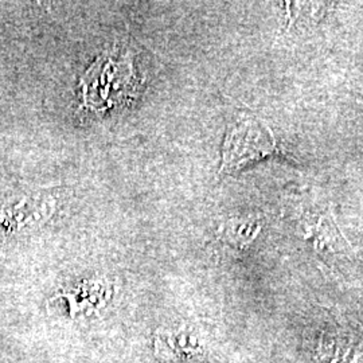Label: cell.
<instances>
[{"label": "cell", "mask_w": 363, "mask_h": 363, "mask_svg": "<svg viewBox=\"0 0 363 363\" xmlns=\"http://www.w3.org/2000/svg\"><path fill=\"white\" fill-rule=\"evenodd\" d=\"M307 235L313 240L315 247L322 252H331L339 253L343 252V247L346 245L343 235L339 233V230L327 214H322L320 217L308 220L306 225Z\"/></svg>", "instance_id": "2"}, {"label": "cell", "mask_w": 363, "mask_h": 363, "mask_svg": "<svg viewBox=\"0 0 363 363\" xmlns=\"http://www.w3.org/2000/svg\"><path fill=\"white\" fill-rule=\"evenodd\" d=\"M279 154L280 150L271 127L255 115L241 113L228 130L220 171L233 172L247 163Z\"/></svg>", "instance_id": "1"}]
</instances>
